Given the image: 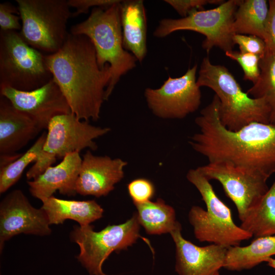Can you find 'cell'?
I'll use <instances>...</instances> for the list:
<instances>
[{"label":"cell","instance_id":"14","mask_svg":"<svg viewBox=\"0 0 275 275\" xmlns=\"http://www.w3.org/2000/svg\"><path fill=\"white\" fill-rule=\"evenodd\" d=\"M0 94L16 109L32 118L42 130L47 129L54 117L71 113L65 96L53 77L42 87L30 91L0 87Z\"/></svg>","mask_w":275,"mask_h":275},{"label":"cell","instance_id":"33","mask_svg":"<svg viewBox=\"0 0 275 275\" xmlns=\"http://www.w3.org/2000/svg\"><path fill=\"white\" fill-rule=\"evenodd\" d=\"M119 0H68L70 7L75 8L72 17H76L82 13H87L91 8L100 7L107 8L120 2Z\"/></svg>","mask_w":275,"mask_h":275},{"label":"cell","instance_id":"28","mask_svg":"<svg viewBox=\"0 0 275 275\" xmlns=\"http://www.w3.org/2000/svg\"><path fill=\"white\" fill-rule=\"evenodd\" d=\"M127 189L134 204L149 201L155 194L153 184L145 178L131 181L127 185Z\"/></svg>","mask_w":275,"mask_h":275},{"label":"cell","instance_id":"21","mask_svg":"<svg viewBox=\"0 0 275 275\" xmlns=\"http://www.w3.org/2000/svg\"><path fill=\"white\" fill-rule=\"evenodd\" d=\"M275 255V235L255 238L248 245L228 248L224 268L231 271L250 269Z\"/></svg>","mask_w":275,"mask_h":275},{"label":"cell","instance_id":"11","mask_svg":"<svg viewBox=\"0 0 275 275\" xmlns=\"http://www.w3.org/2000/svg\"><path fill=\"white\" fill-rule=\"evenodd\" d=\"M197 65L179 77L169 76L157 89L146 88L145 97L149 109L162 119H183L201 104V93L197 85Z\"/></svg>","mask_w":275,"mask_h":275},{"label":"cell","instance_id":"23","mask_svg":"<svg viewBox=\"0 0 275 275\" xmlns=\"http://www.w3.org/2000/svg\"><path fill=\"white\" fill-rule=\"evenodd\" d=\"M134 205L139 222L149 234L170 233L179 224L174 209L161 199Z\"/></svg>","mask_w":275,"mask_h":275},{"label":"cell","instance_id":"16","mask_svg":"<svg viewBox=\"0 0 275 275\" xmlns=\"http://www.w3.org/2000/svg\"><path fill=\"white\" fill-rule=\"evenodd\" d=\"M179 223L170 234L176 246L175 271L179 275H214L224 268L228 248L210 244L197 246L183 238Z\"/></svg>","mask_w":275,"mask_h":275},{"label":"cell","instance_id":"35","mask_svg":"<svg viewBox=\"0 0 275 275\" xmlns=\"http://www.w3.org/2000/svg\"><path fill=\"white\" fill-rule=\"evenodd\" d=\"M214 275H219V272L215 273Z\"/></svg>","mask_w":275,"mask_h":275},{"label":"cell","instance_id":"18","mask_svg":"<svg viewBox=\"0 0 275 275\" xmlns=\"http://www.w3.org/2000/svg\"><path fill=\"white\" fill-rule=\"evenodd\" d=\"M29 116L0 97V156L13 155L41 130Z\"/></svg>","mask_w":275,"mask_h":275},{"label":"cell","instance_id":"6","mask_svg":"<svg viewBox=\"0 0 275 275\" xmlns=\"http://www.w3.org/2000/svg\"><path fill=\"white\" fill-rule=\"evenodd\" d=\"M21 21L20 34L25 42L48 54L57 52L69 33L72 13L66 0H16Z\"/></svg>","mask_w":275,"mask_h":275},{"label":"cell","instance_id":"31","mask_svg":"<svg viewBox=\"0 0 275 275\" xmlns=\"http://www.w3.org/2000/svg\"><path fill=\"white\" fill-rule=\"evenodd\" d=\"M164 2L172 6L182 17L187 16L194 10L202 9L208 4L221 5L225 1L221 0H166Z\"/></svg>","mask_w":275,"mask_h":275},{"label":"cell","instance_id":"15","mask_svg":"<svg viewBox=\"0 0 275 275\" xmlns=\"http://www.w3.org/2000/svg\"><path fill=\"white\" fill-rule=\"evenodd\" d=\"M82 157L76 183L77 194L97 198L106 196L124 177L127 162L121 158L94 155L89 150Z\"/></svg>","mask_w":275,"mask_h":275},{"label":"cell","instance_id":"30","mask_svg":"<svg viewBox=\"0 0 275 275\" xmlns=\"http://www.w3.org/2000/svg\"><path fill=\"white\" fill-rule=\"evenodd\" d=\"M17 7L9 2L0 4V28L2 31L21 30V20Z\"/></svg>","mask_w":275,"mask_h":275},{"label":"cell","instance_id":"4","mask_svg":"<svg viewBox=\"0 0 275 275\" xmlns=\"http://www.w3.org/2000/svg\"><path fill=\"white\" fill-rule=\"evenodd\" d=\"M197 85L215 92L220 102L221 123L228 130L237 131L254 122L269 123L270 109L265 101L244 92L229 70L212 64L208 57L202 61Z\"/></svg>","mask_w":275,"mask_h":275},{"label":"cell","instance_id":"27","mask_svg":"<svg viewBox=\"0 0 275 275\" xmlns=\"http://www.w3.org/2000/svg\"><path fill=\"white\" fill-rule=\"evenodd\" d=\"M227 57L236 61L241 67L243 73V79L250 80L255 84L258 79L260 70L259 62L260 57L252 53L232 50L225 52Z\"/></svg>","mask_w":275,"mask_h":275},{"label":"cell","instance_id":"5","mask_svg":"<svg viewBox=\"0 0 275 275\" xmlns=\"http://www.w3.org/2000/svg\"><path fill=\"white\" fill-rule=\"evenodd\" d=\"M186 178L197 188L206 206V210L194 206L188 213L195 236L199 241L229 248L239 246L242 241L253 237L235 224L230 209L217 197L210 181L197 168L189 170Z\"/></svg>","mask_w":275,"mask_h":275},{"label":"cell","instance_id":"29","mask_svg":"<svg viewBox=\"0 0 275 275\" xmlns=\"http://www.w3.org/2000/svg\"><path fill=\"white\" fill-rule=\"evenodd\" d=\"M233 40L238 45L240 51L252 53L262 58L265 53V43L260 38L254 35L235 34Z\"/></svg>","mask_w":275,"mask_h":275},{"label":"cell","instance_id":"22","mask_svg":"<svg viewBox=\"0 0 275 275\" xmlns=\"http://www.w3.org/2000/svg\"><path fill=\"white\" fill-rule=\"evenodd\" d=\"M240 221V227L255 238L275 235V181Z\"/></svg>","mask_w":275,"mask_h":275},{"label":"cell","instance_id":"32","mask_svg":"<svg viewBox=\"0 0 275 275\" xmlns=\"http://www.w3.org/2000/svg\"><path fill=\"white\" fill-rule=\"evenodd\" d=\"M268 7L264 38L265 53L275 54V0H269Z\"/></svg>","mask_w":275,"mask_h":275},{"label":"cell","instance_id":"24","mask_svg":"<svg viewBox=\"0 0 275 275\" xmlns=\"http://www.w3.org/2000/svg\"><path fill=\"white\" fill-rule=\"evenodd\" d=\"M268 10L266 0L242 1L235 14L233 33L254 35L264 41Z\"/></svg>","mask_w":275,"mask_h":275},{"label":"cell","instance_id":"19","mask_svg":"<svg viewBox=\"0 0 275 275\" xmlns=\"http://www.w3.org/2000/svg\"><path fill=\"white\" fill-rule=\"evenodd\" d=\"M120 15L123 47L142 62L147 52V17L143 1H122Z\"/></svg>","mask_w":275,"mask_h":275},{"label":"cell","instance_id":"1","mask_svg":"<svg viewBox=\"0 0 275 275\" xmlns=\"http://www.w3.org/2000/svg\"><path fill=\"white\" fill-rule=\"evenodd\" d=\"M216 95L195 119L199 131L189 144L208 162L227 161L257 171L268 178L275 173V125L252 122L237 131L226 128Z\"/></svg>","mask_w":275,"mask_h":275},{"label":"cell","instance_id":"20","mask_svg":"<svg viewBox=\"0 0 275 275\" xmlns=\"http://www.w3.org/2000/svg\"><path fill=\"white\" fill-rule=\"evenodd\" d=\"M42 202L41 208L47 214L50 225L62 224L66 219H71L80 226H85L101 218L104 212L94 200H68L52 196Z\"/></svg>","mask_w":275,"mask_h":275},{"label":"cell","instance_id":"2","mask_svg":"<svg viewBox=\"0 0 275 275\" xmlns=\"http://www.w3.org/2000/svg\"><path fill=\"white\" fill-rule=\"evenodd\" d=\"M44 58L71 112L80 120L97 121L112 71L108 64L99 67L91 40L69 33L62 47Z\"/></svg>","mask_w":275,"mask_h":275},{"label":"cell","instance_id":"7","mask_svg":"<svg viewBox=\"0 0 275 275\" xmlns=\"http://www.w3.org/2000/svg\"><path fill=\"white\" fill-rule=\"evenodd\" d=\"M52 78L44 54L29 45L20 32L0 30V87L30 91Z\"/></svg>","mask_w":275,"mask_h":275},{"label":"cell","instance_id":"10","mask_svg":"<svg viewBox=\"0 0 275 275\" xmlns=\"http://www.w3.org/2000/svg\"><path fill=\"white\" fill-rule=\"evenodd\" d=\"M209 181H218L234 203L240 221L269 189L268 177L255 170L227 161L208 162L197 168Z\"/></svg>","mask_w":275,"mask_h":275},{"label":"cell","instance_id":"17","mask_svg":"<svg viewBox=\"0 0 275 275\" xmlns=\"http://www.w3.org/2000/svg\"><path fill=\"white\" fill-rule=\"evenodd\" d=\"M81 161L79 152L67 154L59 164L48 167L37 178L27 182L30 193L41 201L52 196L57 190L63 195L75 196Z\"/></svg>","mask_w":275,"mask_h":275},{"label":"cell","instance_id":"3","mask_svg":"<svg viewBox=\"0 0 275 275\" xmlns=\"http://www.w3.org/2000/svg\"><path fill=\"white\" fill-rule=\"evenodd\" d=\"M107 8H93L85 20L72 26L70 33L88 37L92 42L100 68L108 64L112 75L105 92L108 100L120 77L136 66V58L123 46L120 3Z\"/></svg>","mask_w":275,"mask_h":275},{"label":"cell","instance_id":"8","mask_svg":"<svg viewBox=\"0 0 275 275\" xmlns=\"http://www.w3.org/2000/svg\"><path fill=\"white\" fill-rule=\"evenodd\" d=\"M140 225L134 213L125 223L108 225L98 232L91 225L74 226L70 239L79 247L76 258L90 275H107L102 270L104 262L114 251L126 249L135 243L140 237Z\"/></svg>","mask_w":275,"mask_h":275},{"label":"cell","instance_id":"34","mask_svg":"<svg viewBox=\"0 0 275 275\" xmlns=\"http://www.w3.org/2000/svg\"><path fill=\"white\" fill-rule=\"evenodd\" d=\"M266 262L268 266L275 269V259L272 257L268 258Z\"/></svg>","mask_w":275,"mask_h":275},{"label":"cell","instance_id":"25","mask_svg":"<svg viewBox=\"0 0 275 275\" xmlns=\"http://www.w3.org/2000/svg\"><path fill=\"white\" fill-rule=\"evenodd\" d=\"M260 74L246 92L255 98H262L270 109L269 123L275 125V54L265 53L259 62Z\"/></svg>","mask_w":275,"mask_h":275},{"label":"cell","instance_id":"9","mask_svg":"<svg viewBox=\"0 0 275 275\" xmlns=\"http://www.w3.org/2000/svg\"><path fill=\"white\" fill-rule=\"evenodd\" d=\"M242 1L229 0L213 9L194 10L181 18L162 19L153 35L163 38L178 31H194L205 36L202 46L207 52L214 46L225 52L232 51L235 45L232 25L236 11Z\"/></svg>","mask_w":275,"mask_h":275},{"label":"cell","instance_id":"12","mask_svg":"<svg viewBox=\"0 0 275 275\" xmlns=\"http://www.w3.org/2000/svg\"><path fill=\"white\" fill-rule=\"evenodd\" d=\"M47 130L43 151L63 158L69 153L80 152L86 148L96 150L94 140L108 133L111 128L93 126L71 112L54 117Z\"/></svg>","mask_w":275,"mask_h":275},{"label":"cell","instance_id":"13","mask_svg":"<svg viewBox=\"0 0 275 275\" xmlns=\"http://www.w3.org/2000/svg\"><path fill=\"white\" fill-rule=\"evenodd\" d=\"M49 226L47 215L41 207L33 206L21 190H12L0 203L1 253L5 243L17 235H50Z\"/></svg>","mask_w":275,"mask_h":275},{"label":"cell","instance_id":"26","mask_svg":"<svg viewBox=\"0 0 275 275\" xmlns=\"http://www.w3.org/2000/svg\"><path fill=\"white\" fill-rule=\"evenodd\" d=\"M47 132H43L35 143L20 157L8 164L0 167V193L6 192L20 179L31 162L36 161L43 152Z\"/></svg>","mask_w":275,"mask_h":275}]
</instances>
